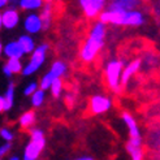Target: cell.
<instances>
[{"mask_svg": "<svg viewBox=\"0 0 160 160\" xmlns=\"http://www.w3.org/2000/svg\"><path fill=\"white\" fill-rule=\"evenodd\" d=\"M108 33V25L102 22L99 18L95 21L87 34L85 42L79 50V59L85 64H91L99 56L100 51L106 44V38Z\"/></svg>", "mask_w": 160, "mask_h": 160, "instance_id": "cell-1", "label": "cell"}, {"mask_svg": "<svg viewBox=\"0 0 160 160\" xmlns=\"http://www.w3.org/2000/svg\"><path fill=\"white\" fill-rule=\"evenodd\" d=\"M102 22L113 26H125V28H139L146 22V16L141 9L121 11V9H109L106 8L99 17Z\"/></svg>", "mask_w": 160, "mask_h": 160, "instance_id": "cell-2", "label": "cell"}, {"mask_svg": "<svg viewBox=\"0 0 160 160\" xmlns=\"http://www.w3.org/2000/svg\"><path fill=\"white\" fill-rule=\"evenodd\" d=\"M125 60L122 59H112L106 64L104 68V78L108 89L113 94H120L122 90L121 83V74L125 67Z\"/></svg>", "mask_w": 160, "mask_h": 160, "instance_id": "cell-3", "label": "cell"}, {"mask_svg": "<svg viewBox=\"0 0 160 160\" xmlns=\"http://www.w3.org/2000/svg\"><path fill=\"white\" fill-rule=\"evenodd\" d=\"M48 48L50 46L47 43H42L35 47V50L31 52V56H30V60L28 61V64L23 67L21 73L25 76V77H29L31 74L37 73V72L42 68V65L46 61V58H47V52H48Z\"/></svg>", "mask_w": 160, "mask_h": 160, "instance_id": "cell-4", "label": "cell"}, {"mask_svg": "<svg viewBox=\"0 0 160 160\" xmlns=\"http://www.w3.org/2000/svg\"><path fill=\"white\" fill-rule=\"evenodd\" d=\"M68 72V65L61 60H56L52 62L50 70L41 78L39 87L43 90H50V86L56 78H62Z\"/></svg>", "mask_w": 160, "mask_h": 160, "instance_id": "cell-5", "label": "cell"}, {"mask_svg": "<svg viewBox=\"0 0 160 160\" xmlns=\"http://www.w3.org/2000/svg\"><path fill=\"white\" fill-rule=\"evenodd\" d=\"M83 16L89 20H95L107 8L108 0H78Z\"/></svg>", "mask_w": 160, "mask_h": 160, "instance_id": "cell-6", "label": "cell"}, {"mask_svg": "<svg viewBox=\"0 0 160 160\" xmlns=\"http://www.w3.org/2000/svg\"><path fill=\"white\" fill-rule=\"evenodd\" d=\"M113 106V100L111 97L106 94H95L90 98L89 108L92 115H104L108 111H111Z\"/></svg>", "mask_w": 160, "mask_h": 160, "instance_id": "cell-7", "label": "cell"}, {"mask_svg": "<svg viewBox=\"0 0 160 160\" xmlns=\"http://www.w3.org/2000/svg\"><path fill=\"white\" fill-rule=\"evenodd\" d=\"M44 147H46V138H39V139L30 138V142L26 145L25 150H23L22 159L23 160H37L43 152Z\"/></svg>", "mask_w": 160, "mask_h": 160, "instance_id": "cell-8", "label": "cell"}, {"mask_svg": "<svg viewBox=\"0 0 160 160\" xmlns=\"http://www.w3.org/2000/svg\"><path fill=\"white\" fill-rule=\"evenodd\" d=\"M125 150L132 160H142L145 158V148H143L142 138H129L125 145Z\"/></svg>", "mask_w": 160, "mask_h": 160, "instance_id": "cell-9", "label": "cell"}, {"mask_svg": "<svg viewBox=\"0 0 160 160\" xmlns=\"http://www.w3.org/2000/svg\"><path fill=\"white\" fill-rule=\"evenodd\" d=\"M23 29L28 34H38L43 30V22L38 13H29L23 20Z\"/></svg>", "mask_w": 160, "mask_h": 160, "instance_id": "cell-10", "label": "cell"}, {"mask_svg": "<svg viewBox=\"0 0 160 160\" xmlns=\"http://www.w3.org/2000/svg\"><path fill=\"white\" fill-rule=\"evenodd\" d=\"M142 68V60L141 59H134L125 64V67L122 69V74H121V83L122 86H126L132 81V78L138 73Z\"/></svg>", "mask_w": 160, "mask_h": 160, "instance_id": "cell-11", "label": "cell"}, {"mask_svg": "<svg viewBox=\"0 0 160 160\" xmlns=\"http://www.w3.org/2000/svg\"><path fill=\"white\" fill-rule=\"evenodd\" d=\"M121 118H122V122L126 126V130H128V134H129V138H142L141 129H139V126H138L137 121H135V118L133 117L132 113L124 111L122 113H121Z\"/></svg>", "mask_w": 160, "mask_h": 160, "instance_id": "cell-12", "label": "cell"}, {"mask_svg": "<svg viewBox=\"0 0 160 160\" xmlns=\"http://www.w3.org/2000/svg\"><path fill=\"white\" fill-rule=\"evenodd\" d=\"M2 20H3V28L12 30L18 25L20 22V13L14 7L7 8L4 12H2Z\"/></svg>", "mask_w": 160, "mask_h": 160, "instance_id": "cell-13", "label": "cell"}, {"mask_svg": "<svg viewBox=\"0 0 160 160\" xmlns=\"http://www.w3.org/2000/svg\"><path fill=\"white\" fill-rule=\"evenodd\" d=\"M142 3V0H108L107 8L109 9H121V11H129L138 8Z\"/></svg>", "mask_w": 160, "mask_h": 160, "instance_id": "cell-14", "label": "cell"}, {"mask_svg": "<svg viewBox=\"0 0 160 160\" xmlns=\"http://www.w3.org/2000/svg\"><path fill=\"white\" fill-rule=\"evenodd\" d=\"M22 69H23V65L21 62V59H18V58H8L7 64L3 67V72L7 77L21 73Z\"/></svg>", "mask_w": 160, "mask_h": 160, "instance_id": "cell-15", "label": "cell"}, {"mask_svg": "<svg viewBox=\"0 0 160 160\" xmlns=\"http://www.w3.org/2000/svg\"><path fill=\"white\" fill-rule=\"evenodd\" d=\"M4 55L7 58H18L21 59L23 55H25V51L21 47L20 42L18 41H13V42H9L8 44L4 46Z\"/></svg>", "mask_w": 160, "mask_h": 160, "instance_id": "cell-16", "label": "cell"}, {"mask_svg": "<svg viewBox=\"0 0 160 160\" xmlns=\"http://www.w3.org/2000/svg\"><path fill=\"white\" fill-rule=\"evenodd\" d=\"M41 18L43 22V30H48L51 23H52V18H53V8L51 3H46L43 4V7L41 8Z\"/></svg>", "mask_w": 160, "mask_h": 160, "instance_id": "cell-17", "label": "cell"}, {"mask_svg": "<svg viewBox=\"0 0 160 160\" xmlns=\"http://www.w3.org/2000/svg\"><path fill=\"white\" fill-rule=\"evenodd\" d=\"M18 42L21 44V47L23 48V51H25V55L26 53H31L34 50H35V41L33 39V37H31V34H23L18 38Z\"/></svg>", "mask_w": 160, "mask_h": 160, "instance_id": "cell-18", "label": "cell"}, {"mask_svg": "<svg viewBox=\"0 0 160 160\" xmlns=\"http://www.w3.org/2000/svg\"><path fill=\"white\" fill-rule=\"evenodd\" d=\"M44 2L43 0H20L18 2V7L22 11H38L43 7Z\"/></svg>", "mask_w": 160, "mask_h": 160, "instance_id": "cell-19", "label": "cell"}, {"mask_svg": "<svg viewBox=\"0 0 160 160\" xmlns=\"http://www.w3.org/2000/svg\"><path fill=\"white\" fill-rule=\"evenodd\" d=\"M20 126L23 129H29L30 126H33L35 124V112L34 111H26L25 113H22L20 120Z\"/></svg>", "mask_w": 160, "mask_h": 160, "instance_id": "cell-20", "label": "cell"}, {"mask_svg": "<svg viewBox=\"0 0 160 160\" xmlns=\"http://www.w3.org/2000/svg\"><path fill=\"white\" fill-rule=\"evenodd\" d=\"M14 104V83L11 82L4 94V111H9Z\"/></svg>", "mask_w": 160, "mask_h": 160, "instance_id": "cell-21", "label": "cell"}, {"mask_svg": "<svg viewBox=\"0 0 160 160\" xmlns=\"http://www.w3.org/2000/svg\"><path fill=\"white\" fill-rule=\"evenodd\" d=\"M44 100H46V90L39 87V89L31 95V106L34 108H39L43 106Z\"/></svg>", "mask_w": 160, "mask_h": 160, "instance_id": "cell-22", "label": "cell"}, {"mask_svg": "<svg viewBox=\"0 0 160 160\" xmlns=\"http://www.w3.org/2000/svg\"><path fill=\"white\" fill-rule=\"evenodd\" d=\"M50 91L52 94L53 98H60L62 92H64V82H62V78H56L53 79V82L50 86Z\"/></svg>", "mask_w": 160, "mask_h": 160, "instance_id": "cell-23", "label": "cell"}, {"mask_svg": "<svg viewBox=\"0 0 160 160\" xmlns=\"http://www.w3.org/2000/svg\"><path fill=\"white\" fill-rule=\"evenodd\" d=\"M64 102H65V104L69 108L74 107V104L77 103V92H74V91H67L65 95H64Z\"/></svg>", "mask_w": 160, "mask_h": 160, "instance_id": "cell-24", "label": "cell"}, {"mask_svg": "<svg viewBox=\"0 0 160 160\" xmlns=\"http://www.w3.org/2000/svg\"><path fill=\"white\" fill-rule=\"evenodd\" d=\"M38 89H39V83L33 81V82H30L25 89H23V95H26V97H31V95H33Z\"/></svg>", "mask_w": 160, "mask_h": 160, "instance_id": "cell-25", "label": "cell"}, {"mask_svg": "<svg viewBox=\"0 0 160 160\" xmlns=\"http://www.w3.org/2000/svg\"><path fill=\"white\" fill-rule=\"evenodd\" d=\"M0 137H2L4 141H7V142H12V139L14 138V135H13L12 130L7 129V128H3V129H0Z\"/></svg>", "mask_w": 160, "mask_h": 160, "instance_id": "cell-26", "label": "cell"}, {"mask_svg": "<svg viewBox=\"0 0 160 160\" xmlns=\"http://www.w3.org/2000/svg\"><path fill=\"white\" fill-rule=\"evenodd\" d=\"M11 142H7L5 145H3V146H0V158H3V156H5L8 152H9V150H11Z\"/></svg>", "mask_w": 160, "mask_h": 160, "instance_id": "cell-27", "label": "cell"}, {"mask_svg": "<svg viewBox=\"0 0 160 160\" xmlns=\"http://www.w3.org/2000/svg\"><path fill=\"white\" fill-rule=\"evenodd\" d=\"M77 160H94V158L91 155H79L76 158Z\"/></svg>", "mask_w": 160, "mask_h": 160, "instance_id": "cell-28", "label": "cell"}, {"mask_svg": "<svg viewBox=\"0 0 160 160\" xmlns=\"http://www.w3.org/2000/svg\"><path fill=\"white\" fill-rule=\"evenodd\" d=\"M4 112V97H0V113Z\"/></svg>", "mask_w": 160, "mask_h": 160, "instance_id": "cell-29", "label": "cell"}, {"mask_svg": "<svg viewBox=\"0 0 160 160\" xmlns=\"http://www.w3.org/2000/svg\"><path fill=\"white\" fill-rule=\"evenodd\" d=\"M7 4H8V0H0V9H3Z\"/></svg>", "mask_w": 160, "mask_h": 160, "instance_id": "cell-30", "label": "cell"}, {"mask_svg": "<svg viewBox=\"0 0 160 160\" xmlns=\"http://www.w3.org/2000/svg\"><path fill=\"white\" fill-rule=\"evenodd\" d=\"M3 53H4V46L2 44V42H0V58H2Z\"/></svg>", "mask_w": 160, "mask_h": 160, "instance_id": "cell-31", "label": "cell"}, {"mask_svg": "<svg viewBox=\"0 0 160 160\" xmlns=\"http://www.w3.org/2000/svg\"><path fill=\"white\" fill-rule=\"evenodd\" d=\"M3 28V20H2V12H0V29Z\"/></svg>", "mask_w": 160, "mask_h": 160, "instance_id": "cell-32", "label": "cell"}, {"mask_svg": "<svg viewBox=\"0 0 160 160\" xmlns=\"http://www.w3.org/2000/svg\"><path fill=\"white\" fill-rule=\"evenodd\" d=\"M9 159H11V160H18L20 158H18L17 155H13V156H12V158H9Z\"/></svg>", "mask_w": 160, "mask_h": 160, "instance_id": "cell-33", "label": "cell"}, {"mask_svg": "<svg viewBox=\"0 0 160 160\" xmlns=\"http://www.w3.org/2000/svg\"><path fill=\"white\" fill-rule=\"evenodd\" d=\"M44 3H52V2H55V0H43Z\"/></svg>", "mask_w": 160, "mask_h": 160, "instance_id": "cell-34", "label": "cell"}, {"mask_svg": "<svg viewBox=\"0 0 160 160\" xmlns=\"http://www.w3.org/2000/svg\"><path fill=\"white\" fill-rule=\"evenodd\" d=\"M159 156H160V150H159Z\"/></svg>", "mask_w": 160, "mask_h": 160, "instance_id": "cell-35", "label": "cell"}]
</instances>
